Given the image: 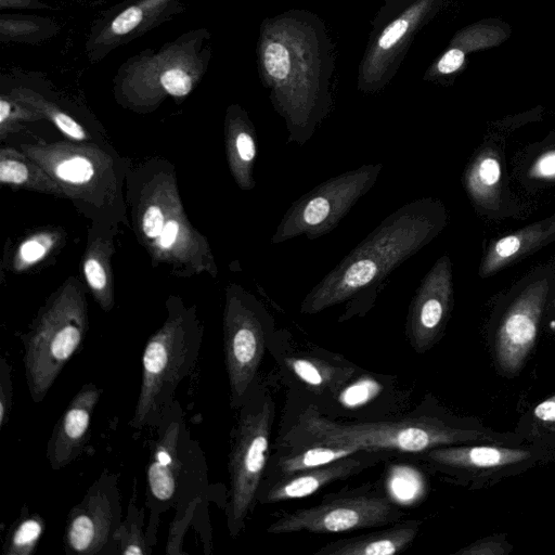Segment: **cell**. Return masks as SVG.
<instances>
[{"mask_svg":"<svg viewBox=\"0 0 555 555\" xmlns=\"http://www.w3.org/2000/svg\"><path fill=\"white\" fill-rule=\"evenodd\" d=\"M61 232L39 231L27 236L17 246L12 260L16 272H23L42 261L60 243Z\"/></svg>","mask_w":555,"mask_h":555,"instance_id":"cell-32","label":"cell"},{"mask_svg":"<svg viewBox=\"0 0 555 555\" xmlns=\"http://www.w3.org/2000/svg\"><path fill=\"white\" fill-rule=\"evenodd\" d=\"M551 447H508L498 442L443 446L426 451L425 457L456 477L475 483L495 482L545 460Z\"/></svg>","mask_w":555,"mask_h":555,"instance_id":"cell-15","label":"cell"},{"mask_svg":"<svg viewBox=\"0 0 555 555\" xmlns=\"http://www.w3.org/2000/svg\"><path fill=\"white\" fill-rule=\"evenodd\" d=\"M372 453L374 452H358L326 465L282 476L267 490L262 502L278 503L311 495L321 488L347 478L376 462L378 457L372 456Z\"/></svg>","mask_w":555,"mask_h":555,"instance_id":"cell-19","label":"cell"},{"mask_svg":"<svg viewBox=\"0 0 555 555\" xmlns=\"http://www.w3.org/2000/svg\"><path fill=\"white\" fill-rule=\"evenodd\" d=\"M465 54L457 48L448 50L438 62V70L441 74H451L456 72L464 63Z\"/></svg>","mask_w":555,"mask_h":555,"instance_id":"cell-41","label":"cell"},{"mask_svg":"<svg viewBox=\"0 0 555 555\" xmlns=\"http://www.w3.org/2000/svg\"><path fill=\"white\" fill-rule=\"evenodd\" d=\"M12 366L5 356L0 360V429L9 422L13 404Z\"/></svg>","mask_w":555,"mask_h":555,"instance_id":"cell-36","label":"cell"},{"mask_svg":"<svg viewBox=\"0 0 555 555\" xmlns=\"http://www.w3.org/2000/svg\"><path fill=\"white\" fill-rule=\"evenodd\" d=\"M61 1L77 2V3H81V4H87L89 2H95V0H61Z\"/></svg>","mask_w":555,"mask_h":555,"instance_id":"cell-43","label":"cell"},{"mask_svg":"<svg viewBox=\"0 0 555 555\" xmlns=\"http://www.w3.org/2000/svg\"><path fill=\"white\" fill-rule=\"evenodd\" d=\"M443 204L433 197L409 202L387 216L302 299V314L374 294L387 276L431 242L446 227Z\"/></svg>","mask_w":555,"mask_h":555,"instance_id":"cell-1","label":"cell"},{"mask_svg":"<svg viewBox=\"0 0 555 555\" xmlns=\"http://www.w3.org/2000/svg\"><path fill=\"white\" fill-rule=\"evenodd\" d=\"M7 93L17 102L35 111L42 119L52 122L73 141L82 142L90 139L81 124L35 87L17 85L11 87Z\"/></svg>","mask_w":555,"mask_h":555,"instance_id":"cell-26","label":"cell"},{"mask_svg":"<svg viewBox=\"0 0 555 555\" xmlns=\"http://www.w3.org/2000/svg\"><path fill=\"white\" fill-rule=\"evenodd\" d=\"M0 182L66 197L62 186L38 163L22 151L9 146L0 150Z\"/></svg>","mask_w":555,"mask_h":555,"instance_id":"cell-23","label":"cell"},{"mask_svg":"<svg viewBox=\"0 0 555 555\" xmlns=\"http://www.w3.org/2000/svg\"><path fill=\"white\" fill-rule=\"evenodd\" d=\"M379 388L378 384L366 378L347 388L344 393L341 392L340 399L346 405H359L373 398Z\"/></svg>","mask_w":555,"mask_h":555,"instance_id":"cell-38","label":"cell"},{"mask_svg":"<svg viewBox=\"0 0 555 555\" xmlns=\"http://www.w3.org/2000/svg\"><path fill=\"white\" fill-rule=\"evenodd\" d=\"M134 214L139 241L154 264L181 276H217L209 243L189 220L172 173L159 172L144 185Z\"/></svg>","mask_w":555,"mask_h":555,"instance_id":"cell-6","label":"cell"},{"mask_svg":"<svg viewBox=\"0 0 555 555\" xmlns=\"http://www.w3.org/2000/svg\"><path fill=\"white\" fill-rule=\"evenodd\" d=\"M274 405L269 398L242 405L229 455L230 488L225 505L227 526L232 538L244 528L255 504L267 465Z\"/></svg>","mask_w":555,"mask_h":555,"instance_id":"cell-8","label":"cell"},{"mask_svg":"<svg viewBox=\"0 0 555 555\" xmlns=\"http://www.w3.org/2000/svg\"><path fill=\"white\" fill-rule=\"evenodd\" d=\"M145 512L135 504V495L129 501L127 515L116 532L108 555H150L153 547L143 531Z\"/></svg>","mask_w":555,"mask_h":555,"instance_id":"cell-30","label":"cell"},{"mask_svg":"<svg viewBox=\"0 0 555 555\" xmlns=\"http://www.w3.org/2000/svg\"><path fill=\"white\" fill-rule=\"evenodd\" d=\"M552 306H553V308L555 309V296H554V299H553V301H552Z\"/></svg>","mask_w":555,"mask_h":555,"instance_id":"cell-44","label":"cell"},{"mask_svg":"<svg viewBox=\"0 0 555 555\" xmlns=\"http://www.w3.org/2000/svg\"><path fill=\"white\" fill-rule=\"evenodd\" d=\"M113 253L112 238L95 237L89 242L82 259V272L88 288L105 312L111 311L115 302Z\"/></svg>","mask_w":555,"mask_h":555,"instance_id":"cell-24","label":"cell"},{"mask_svg":"<svg viewBox=\"0 0 555 555\" xmlns=\"http://www.w3.org/2000/svg\"><path fill=\"white\" fill-rule=\"evenodd\" d=\"M210 34L201 27L159 48L128 57L113 78V94L121 106L151 113L166 99L183 100L203 80L210 61Z\"/></svg>","mask_w":555,"mask_h":555,"instance_id":"cell-4","label":"cell"},{"mask_svg":"<svg viewBox=\"0 0 555 555\" xmlns=\"http://www.w3.org/2000/svg\"><path fill=\"white\" fill-rule=\"evenodd\" d=\"M225 155L230 172L243 191L255 188L254 167L258 154L255 128L240 107H229L224 120Z\"/></svg>","mask_w":555,"mask_h":555,"instance_id":"cell-20","label":"cell"},{"mask_svg":"<svg viewBox=\"0 0 555 555\" xmlns=\"http://www.w3.org/2000/svg\"><path fill=\"white\" fill-rule=\"evenodd\" d=\"M102 392L103 389L92 382L83 384L57 420L46 452L53 470L64 468L81 454L89 438L91 417Z\"/></svg>","mask_w":555,"mask_h":555,"instance_id":"cell-18","label":"cell"},{"mask_svg":"<svg viewBox=\"0 0 555 555\" xmlns=\"http://www.w3.org/2000/svg\"><path fill=\"white\" fill-rule=\"evenodd\" d=\"M167 310L165 322L150 336L142 353L141 384L129 423L137 430L155 428L199 357L203 325L196 310L175 299Z\"/></svg>","mask_w":555,"mask_h":555,"instance_id":"cell-5","label":"cell"},{"mask_svg":"<svg viewBox=\"0 0 555 555\" xmlns=\"http://www.w3.org/2000/svg\"><path fill=\"white\" fill-rule=\"evenodd\" d=\"M452 306V263L448 255H442L421 281L409 307L406 333L416 352H425L436 344Z\"/></svg>","mask_w":555,"mask_h":555,"instance_id":"cell-17","label":"cell"},{"mask_svg":"<svg viewBox=\"0 0 555 555\" xmlns=\"http://www.w3.org/2000/svg\"><path fill=\"white\" fill-rule=\"evenodd\" d=\"M555 240V215L496 240L488 249L479 274H494L511 262Z\"/></svg>","mask_w":555,"mask_h":555,"instance_id":"cell-22","label":"cell"},{"mask_svg":"<svg viewBox=\"0 0 555 555\" xmlns=\"http://www.w3.org/2000/svg\"><path fill=\"white\" fill-rule=\"evenodd\" d=\"M352 446L312 444L298 448L280 459L278 469L282 476L330 464L337 460L362 452Z\"/></svg>","mask_w":555,"mask_h":555,"instance_id":"cell-29","label":"cell"},{"mask_svg":"<svg viewBox=\"0 0 555 555\" xmlns=\"http://www.w3.org/2000/svg\"><path fill=\"white\" fill-rule=\"evenodd\" d=\"M42 117L28 106L17 102L8 93L0 95V138L4 140L8 135L18 131L23 122L37 121Z\"/></svg>","mask_w":555,"mask_h":555,"instance_id":"cell-34","label":"cell"},{"mask_svg":"<svg viewBox=\"0 0 555 555\" xmlns=\"http://www.w3.org/2000/svg\"><path fill=\"white\" fill-rule=\"evenodd\" d=\"M409 21L401 17L392 22L378 39V47L383 50L392 48L406 33Z\"/></svg>","mask_w":555,"mask_h":555,"instance_id":"cell-39","label":"cell"},{"mask_svg":"<svg viewBox=\"0 0 555 555\" xmlns=\"http://www.w3.org/2000/svg\"><path fill=\"white\" fill-rule=\"evenodd\" d=\"M0 9L54 10L49 3L40 0H0Z\"/></svg>","mask_w":555,"mask_h":555,"instance_id":"cell-42","label":"cell"},{"mask_svg":"<svg viewBox=\"0 0 555 555\" xmlns=\"http://www.w3.org/2000/svg\"><path fill=\"white\" fill-rule=\"evenodd\" d=\"M501 164L496 154L487 149L468 166L464 182L474 203L489 209L496 208L501 188Z\"/></svg>","mask_w":555,"mask_h":555,"instance_id":"cell-25","label":"cell"},{"mask_svg":"<svg viewBox=\"0 0 555 555\" xmlns=\"http://www.w3.org/2000/svg\"><path fill=\"white\" fill-rule=\"evenodd\" d=\"M527 417L520 436L526 434L532 442L555 446V395L537 404Z\"/></svg>","mask_w":555,"mask_h":555,"instance_id":"cell-33","label":"cell"},{"mask_svg":"<svg viewBox=\"0 0 555 555\" xmlns=\"http://www.w3.org/2000/svg\"><path fill=\"white\" fill-rule=\"evenodd\" d=\"M122 520L118 476L104 470L67 515L63 534L65 553L108 555Z\"/></svg>","mask_w":555,"mask_h":555,"instance_id":"cell-12","label":"cell"},{"mask_svg":"<svg viewBox=\"0 0 555 555\" xmlns=\"http://www.w3.org/2000/svg\"><path fill=\"white\" fill-rule=\"evenodd\" d=\"M89 330L88 305L79 281L69 278L21 336L26 385L34 403L46 398L78 351Z\"/></svg>","mask_w":555,"mask_h":555,"instance_id":"cell-7","label":"cell"},{"mask_svg":"<svg viewBox=\"0 0 555 555\" xmlns=\"http://www.w3.org/2000/svg\"><path fill=\"white\" fill-rule=\"evenodd\" d=\"M146 465L147 542L153 547L162 514L175 508L172 520L195 514L208 494V474L204 452L185 423L176 399L155 426Z\"/></svg>","mask_w":555,"mask_h":555,"instance_id":"cell-2","label":"cell"},{"mask_svg":"<svg viewBox=\"0 0 555 555\" xmlns=\"http://www.w3.org/2000/svg\"><path fill=\"white\" fill-rule=\"evenodd\" d=\"M44 532V519L27 506L10 527L2 553L5 555H33Z\"/></svg>","mask_w":555,"mask_h":555,"instance_id":"cell-31","label":"cell"},{"mask_svg":"<svg viewBox=\"0 0 555 555\" xmlns=\"http://www.w3.org/2000/svg\"><path fill=\"white\" fill-rule=\"evenodd\" d=\"M269 315L254 295L231 283L225 292L223 348L231 406L248 399L266 349Z\"/></svg>","mask_w":555,"mask_h":555,"instance_id":"cell-10","label":"cell"},{"mask_svg":"<svg viewBox=\"0 0 555 555\" xmlns=\"http://www.w3.org/2000/svg\"><path fill=\"white\" fill-rule=\"evenodd\" d=\"M21 151L62 186L66 197L103 206L117 193L114 160L94 145L36 142L22 144Z\"/></svg>","mask_w":555,"mask_h":555,"instance_id":"cell-11","label":"cell"},{"mask_svg":"<svg viewBox=\"0 0 555 555\" xmlns=\"http://www.w3.org/2000/svg\"><path fill=\"white\" fill-rule=\"evenodd\" d=\"M383 164H366L332 177L295 201L271 237L272 244L299 235L320 238L332 232L376 183Z\"/></svg>","mask_w":555,"mask_h":555,"instance_id":"cell-9","label":"cell"},{"mask_svg":"<svg viewBox=\"0 0 555 555\" xmlns=\"http://www.w3.org/2000/svg\"><path fill=\"white\" fill-rule=\"evenodd\" d=\"M548 291L547 279L529 284L504 313L493 347L495 362L503 374L515 376L525 365L537 341Z\"/></svg>","mask_w":555,"mask_h":555,"instance_id":"cell-16","label":"cell"},{"mask_svg":"<svg viewBox=\"0 0 555 555\" xmlns=\"http://www.w3.org/2000/svg\"><path fill=\"white\" fill-rule=\"evenodd\" d=\"M530 176L538 179H555V150L543 153L534 162Z\"/></svg>","mask_w":555,"mask_h":555,"instance_id":"cell-40","label":"cell"},{"mask_svg":"<svg viewBox=\"0 0 555 555\" xmlns=\"http://www.w3.org/2000/svg\"><path fill=\"white\" fill-rule=\"evenodd\" d=\"M298 448L312 444L352 446L363 451L426 452L443 446L469 442H511L509 435L487 429L451 426L438 418L398 422L338 423L325 418L312 405L287 435Z\"/></svg>","mask_w":555,"mask_h":555,"instance_id":"cell-3","label":"cell"},{"mask_svg":"<svg viewBox=\"0 0 555 555\" xmlns=\"http://www.w3.org/2000/svg\"><path fill=\"white\" fill-rule=\"evenodd\" d=\"M418 528V520H410L384 530L332 541L323 545L314 554L395 555L402 553L411 545Z\"/></svg>","mask_w":555,"mask_h":555,"instance_id":"cell-21","label":"cell"},{"mask_svg":"<svg viewBox=\"0 0 555 555\" xmlns=\"http://www.w3.org/2000/svg\"><path fill=\"white\" fill-rule=\"evenodd\" d=\"M185 10V0H125L100 12L92 21L85 54L91 64L117 48L173 20Z\"/></svg>","mask_w":555,"mask_h":555,"instance_id":"cell-14","label":"cell"},{"mask_svg":"<svg viewBox=\"0 0 555 555\" xmlns=\"http://www.w3.org/2000/svg\"><path fill=\"white\" fill-rule=\"evenodd\" d=\"M400 516L393 504L378 495H350L300 508L272 522L267 531L273 534L309 531L339 533L380 527Z\"/></svg>","mask_w":555,"mask_h":555,"instance_id":"cell-13","label":"cell"},{"mask_svg":"<svg viewBox=\"0 0 555 555\" xmlns=\"http://www.w3.org/2000/svg\"><path fill=\"white\" fill-rule=\"evenodd\" d=\"M262 61L268 75L276 81L287 78L291 68L288 50L279 42L267 44L262 52Z\"/></svg>","mask_w":555,"mask_h":555,"instance_id":"cell-35","label":"cell"},{"mask_svg":"<svg viewBox=\"0 0 555 555\" xmlns=\"http://www.w3.org/2000/svg\"><path fill=\"white\" fill-rule=\"evenodd\" d=\"M285 365L315 392H335L353 374L350 366H337L314 357H288Z\"/></svg>","mask_w":555,"mask_h":555,"instance_id":"cell-27","label":"cell"},{"mask_svg":"<svg viewBox=\"0 0 555 555\" xmlns=\"http://www.w3.org/2000/svg\"><path fill=\"white\" fill-rule=\"evenodd\" d=\"M62 26L49 16L2 13L0 41L2 43L39 44L55 37Z\"/></svg>","mask_w":555,"mask_h":555,"instance_id":"cell-28","label":"cell"},{"mask_svg":"<svg viewBox=\"0 0 555 555\" xmlns=\"http://www.w3.org/2000/svg\"><path fill=\"white\" fill-rule=\"evenodd\" d=\"M512 545L502 537H488L460 550V555H503L511 551Z\"/></svg>","mask_w":555,"mask_h":555,"instance_id":"cell-37","label":"cell"}]
</instances>
